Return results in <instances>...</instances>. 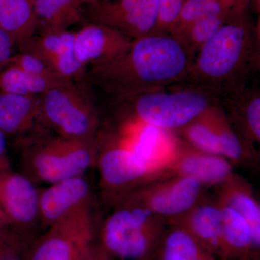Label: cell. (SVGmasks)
I'll return each mask as SVG.
<instances>
[{
  "label": "cell",
  "instance_id": "obj_37",
  "mask_svg": "<svg viewBox=\"0 0 260 260\" xmlns=\"http://www.w3.org/2000/svg\"><path fill=\"white\" fill-rule=\"evenodd\" d=\"M259 1L260 0H251V7H253L256 11H259Z\"/></svg>",
  "mask_w": 260,
  "mask_h": 260
},
{
  "label": "cell",
  "instance_id": "obj_19",
  "mask_svg": "<svg viewBox=\"0 0 260 260\" xmlns=\"http://www.w3.org/2000/svg\"><path fill=\"white\" fill-rule=\"evenodd\" d=\"M215 189V201L239 214L249 224L256 242L260 243V204L251 183L234 172Z\"/></svg>",
  "mask_w": 260,
  "mask_h": 260
},
{
  "label": "cell",
  "instance_id": "obj_21",
  "mask_svg": "<svg viewBox=\"0 0 260 260\" xmlns=\"http://www.w3.org/2000/svg\"><path fill=\"white\" fill-rule=\"evenodd\" d=\"M96 0H34L37 32L44 34L70 30L83 21L85 7Z\"/></svg>",
  "mask_w": 260,
  "mask_h": 260
},
{
  "label": "cell",
  "instance_id": "obj_3",
  "mask_svg": "<svg viewBox=\"0 0 260 260\" xmlns=\"http://www.w3.org/2000/svg\"><path fill=\"white\" fill-rule=\"evenodd\" d=\"M113 101L120 112L121 126L140 123L175 134L220 104L221 98L208 89L182 83Z\"/></svg>",
  "mask_w": 260,
  "mask_h": 260
},
{
  "label": "cell",
  "instance_id": "obj_34",
  "mask_svg": "<svg viewBox=\"0 0 260 260\" xmlns=\"http://www.w3.org/2000/svg\"><path fill=\"white\" fill-rule=\"evenodd\" d=\"M7 146V136L0 130V170L10 169Z\"/></svg>",
  "mask_w": 260,
  "mask_h": 260
},
{
  "label": "cell",
  "instance_id": "obj_15",
  "mask_svg": "<svg viewBox=\"0 0 260 260\" xmlns=\"http://www.w3.org/2000/svg\"><path fill=\"white\" fill-rule=\"evenodd\" d=\"M117 133L142 160L164 171L177 155L181 142L174 133L140 123L122 126Z\"/></svg>",
  "mask_w": 260,
  "mask_h": 260
},
{
  "label": "cell",
  "instance_id": "obj_9",
  "mask_svg": "<svg viewBox=\"0 0 260 260\" xmlns=\"http://www.w3.org/2000/svg\"><path fill=\"white\" fill-rule=\"evenodd\" d=\"M205 190L204 186L193 178L173 176L117 196L148 208L169 222L187 213L204 200Z\"/></svg>",
  "mask_w": 260,
  "mask_h": 260
},
{
  "label": "cell",
  "instance_id": "obj_36",
  "mask_svg": "<svg viewBox=\"0 0 260 260\" xmlns=\"http://www.w3.org/2000/svg\"><path fill=\"white\" fill-rule=\"evenodd\" d=\"M0 224L6 225V226H9L8 220H7L6 217H5V214L3 213V210H1V208H0Z\"/></svg>",
  "mask_w": 260,
  "mask_h": 260
},
{
  "label": "cell",
  "instance_id": "obj_1",
  "mask_svg": "<svg viewBox=\"0 0 260 260\" xmlns=\"http://www.w3.org/2000/svg\"><path fill=\"white\" fill-rule=\"evenodd\" d=\"M193 56L179 39L154 32L132 41L124 53L89 68L84 82L112 99L185 83Z\"/></svg>",
  "mask_w": 260,
  "mask_h": 260
},
{
  "label": "cell",
  "instance_id": "obj_33",
  "mask_svg": "<svg viewBox=\"0 0 260 260\" xmlns=\"http://www.w3.org/2000/svg\"><path fill=\"white\" fill-rule=\"evenodd\" d=\"M17 46L9 34L0 27V71L10 64Z\"/></svg>",
  "mask_w": 260,
  "mask_h": 260
},
{
  "label": "cell",
  "instance_id": "obj_22",
  "mask_svg": "<svg viewBox=\"0 0 260 260\" xmlns=\"http://www.w3.org/2000/svg\"><path fill=\"white\" fill-rule=\"evenodd\" d=\"M221 154L233 165L254 169L259 164V154L255 147L246 144L231 125L221 106H214L208 111Z\"/></svg>",
  "mask_w": 260,
  "mask_h": 260
},
{
  "label": "cell",
  "instance_id": "obj_32",
  "mask_svg": "<svg viewBox=\"0 0 260 260\" xmlns=\"http://www.w3.org/2000/svg\"><path fill=\"white\" fill-rule=\"evenodd\" d=\"M187 0H158V20L155 32L168 34Z\"/></svg>",
  "mask_w": 260,
  "mask_h": 260
},
{
  "label": "cell",
  "instance_id": "obj_18",
  "mask_svg": "<svg viewBox=\"0 0 260 260\" xmlns=\"http://www.w3.org/2000/svg\"><path fill=\"white\" fill-rule=\"evenodd\" d=\"M222 222L220 205L215 200L205 198L187 213L167 222V224H176L182 228L200 245L216 256L221 235Z\"/></svg>",
  "mask_w": 260,
  "mask_h": 260
},
{
  "label": "cell",
  "instance_id": "obj_7",
  "mask_svg": "<svg viewBox=\"0 0 260 260\" xmlns=\"http://www.w3.org/2000/svg\"><path fill=\"white\" fill-rule=\"evenodd\" d=\"M78 83L59 85L41 95L40 123L63 138L94 140L102 127V116Z\"/></svg>",
  "mask_w": 260,
  "mask_h": 260
},
{
  "label": "cell",
  "instance_id": "obj_38",
  "mask_svg": "<svg viewBox=\"0 0 260 260\" xmlns=\"http://www.w3.org/2000/svg\"><path fill=\"white\" fill-rule=\"evenodd\" d=\"M96 1H101V0H96Z\"/></svg>",
  "mask_w": 260,
  "mask_h": 260
},
{
  "label": "cell",
  "instance_id": "obj_11",
  "mask_svg": "<svg viewBox=\"0 0 260 260\" xmlns=\"http://www.w3.org/2000/svg\"><path fill=\"white\" fill-rule=\"evenodd\" d=\"M93 189L85 174L49 184L39 194L41 226L47 229L87 205H93Z\"/></svg>",
  "mask_w": 260,
  "mask_h": 260
},
{
  "label": "cell",
  "instance_id": "obj_6",
  "mask_svg": "<svg viewBox=\"0 0 260 260\" xmlns=\"http://www.w3.org/2000/svg\"><path fill=\"white\" fill-rule=\"evenodd\" d=\"M95 167L99 175L101 198L126 194L152 181L170 177L149 165L113 130H99Z\"/></svg>",
  "mask_w": 260,
  "mask_h": 260
},
{
  "label": "cell",
  "instance_id": "obj_10",
  "mask_svg": "<svg viewBox=\"0 0 260 260\" xmlns=\"http://www.w3.org/2000/svg\"><path fill=\"white\" fill-rule=\"evenodd\" d=\"M37 184L22 173L0 171V208L9 227L31 243L41 226Z\"/></svg>",
  "mask_w": 260,
  "mask_h": 260
},
{
  "label": "cell",
  "instance_id": "obj_13",
  "mask_svg": "<svg viewBox=\"0 0 260 260\" xmlns=\"http://www.w3.org/2000/svg\"><path fill=\"white\" fill-rule=\"evenodd\" d=\"M132 39L107 25L86 23L73 32L75 59L85 69L111 60L124 53Z\"/></svg>",
  "mask_w": 260,
  "mask_h": 260
},
{
  "label": "cell",
  "instance_id": "obj_12",
  "mask_svg": "<svg viewBox=\"0 0 260 260\" xmlns=\"http://www.w3.org/2000/svg\"><path fill=\"white\" fill-rule=\"evenodd\" d=\"M73 32L68 30L36 34L18 49L42 59L61 78L80 83L84 81L87 70L75 59Z\"/></svg>",
  "mask_w": 260,
  "mask_h": 260
},
{
  "label": "cell",
  "instance_id": "obj_14",
  "mask_svg": "<svg viewBox=\"0 0 260 260\" xmlns=\"http://www.w3.org/2000/svg\"><path fill=\"white\" fill-rule=\"evenodd\" d=\"M234 166L223 155L200 151L181 140L177 155L166 171L170 177L193 178L207 189H215L225 182L234 172Z\"/></svg>",
  "mask_w": 260,
  "mask_h": 260
},
{
  "label": "cell",
  "instance_id": "obj_17",
  "mask_svg": "<svg viewBox=\"0 0 260 260\" xmlns=\"http://www.w3.org/2000/svg\"><path fill=\"white\" fill-rule=\"evenodd\" d=\"M218 205L223 222L217 259L259 260L260 243L256 242L249 224L232 208Z\"/></svg>",
  "mask_w": 260,
  "mask_h": 260
},
{
  "label": "cell",
  "instance_id": "obj_16",
  "mask_svg": "<svg viewBox=\"0 0 260 260\" xmlns=\"http://www.w3.org/2000/svg\"><path fill=\"white\" fill-rule=\"evenodd\" d=\"M220 106L236 133L251 147L260 143V88L249 83L237 93L223 98Z\"/></svg>",
  "mask_w": 260,
  "mask_h": 260
},
{
  "label": "cell",
  "instance_id": "obj_30",
  "mask_svg": "<svg viewBox=\"0 0 260 260\" xmlns=\"http://www.w3.org/2000/svg\"><path fill=\"white\" fill-rule=\"evenodd\" d=\"M10 64H14L30 74L51 81L61 83L73 82L61 78L42 59L25 51H19L15 53Z\"/></svg>",
  "mask_w": 260,
  "mask_h": 260
},
{
  "label": "cell",
  "instance_id": "obj_8",
  "mask_svg": "<svg viewBox=\"0 0 260 260\" xmlns=\"http://www.w3.org/2000/svg\"><path fill=\"white\" fill-rule=\"evenodd\" d=\"M93 205H87L46 229L29 245L23 260H83L98 242Z\"/></svg>",
  "mask_w": 260,
  "mask_h": 260
},
{
  "label": "cell",
  "instance_id": "obj_26",
  "mask_svg": "<svg viewBox=\"0 0 260 260\" xmlns=\"http://www.w3.org/2000/svg\"><path fill=\"white\" fill-rule=\"evenodd\" d=\"M71 83H56L39 78L9 64L0 71V92L21 95L41 96L59 85Z\"/></svg>",
  "mask_w": 260,
  "mask_h": 260
},
{
  "label": "cell",
  "instance_id": "obj_35",
  "mask_svg": "<svg viewBox=\"0 0 260 260\" xmlns=\"http://www.w3.org/2000/svg\"><path fill=\"white\" fill-rule=\"evenodd\" d=\"M83 260H113V258L97 242Z\"/></svg>",
  "mask_w": 260,
  "mask_h": 260
},
{
  "label": "cell",
  "instance_id": "obj_29",
  "mask_svg": "<svg viewBox=\"0 0 260 260\" xmlns=\"http://www.w3.org/2000/svg\"><path fill=\"white\" fill-rule=\"evenodd\" d=\"M231 12L232 10H228L205 17L191 25L184 35L179 38L193 56V59L202 46L211 39L227 21Z\"/></svg>",
  "mask_w": 260,
  "mask_h": 260
},
{
  "label": "cell",
  "instance_id": "obj_25",
  "mask_svg": "<svg viewBox=\"0 0 260 260\" xmlns=\"http://www.w3.org/2000/svg\"><path fill=\"white\" fill-rule=\"evenodd\" d=\"M158 20V0H141L112 27L132 40L154 34Z\"/></svg>",
  "mask_w": 260,
  "mask_h": 260
},
{
  "label": "cell",
  "instance_id": "obj_24",
  "mask_svg": "<svg viewBox=\"0 0 260 260\" xmlns=\"http://www.w3.org/2000/svg\"><path fill=\"white\" fill-rule=\"evenodd\" d=\"M155 260H218L182 228L168 224Z\"/></svg>",
  "mask_w": 260,
  "mask_h": 260
},
{
  "label": "cell",
  "instance_id": "obj_23",
  "mask_svg": "<svg viewBox=\"0 0 260 260\" xmlns=\"http://www.w3.org/2000/svg\"><path fill=\"white\" fill-rule=\"evenodd\" d=\"M0 27L18 49L37 32L34 0H0Z\"/></svg>",
  "mask_w": 260,
  "mask_h": 260
},
{
  "label": "cell",
  "instance_id": "obj_5",
  "mask_svg": "<svg viewBox=\"0 0 260 260\" xmlns=\"http://www.w3.org/2000/svg\"><path fill=\"white\" fill-rule=\"evenodd\" d=\"M35 138L23 148L20 156L22 174L35 184L49 185L86 174L95 167L97 138L82 140L55 135Z\"/></svg>",
  "mask_w": 260,
  "mask_h": 260
},
{
  "label": "cell",
  "instance_id": "obj_27",
  "mask_svg": "<svg viewBox=\"0 0 260 260\" xmlns=\"http://www.w3.org/2000/svg\"><path fill=\"white\" fill-rule=\"evenodd\" d=\"M208 109L174 135L197 150L222 155Z\"/></svg>",
  "mask_w": 260,
  "mask_h": 260
},
{
  "label": "cell",
  "instance_id": "obj_4",
  "mask_svg": "<svg viewBox=\"0 0 260 260\" xmlns=\"http://www.w3.org/2000/svg\"><path fill=\"white\" fill-rule=\"evenodd\" d=\"M102 200L112 208L98 230V243L104 250L120 260H155L167 220L124 197Z\"/></svg>",
  "mask_w": 260,
  "mask_h": 260
},
{
  "label": "cell",
  "instance_id": "obj_28",
  "mask_svg": "<svg viewBox=\"0 0 260 260\" xmlns=\"http://www.w3.org/2000/svg\"><path fill=\"white\" fill-rule=\"evenodd\" d=\"M228 10H232L227 9L217 0H187L168 34L179 39L201 19Z\"/></svg>",
  "mask_w": 260,
  "mask_h": 260
},
{
  "label": "cell",
  "instance_id": "obj_2",
  "mask_svg": "<svg viewBox=\"0 0 260 260\" xmlns=\"http://www.w3.org/2000/svg\"><path fill=\"white\" fill-rule=\"evenodd\" d=\"M259 37L249 9L232 10L223 26L195 54L184 83L208 89L221 99L242 90L259 71Z\"/></svg>",
  "mask_w": 260,
  "mask_h": 260
},
{
  "label": "cell",
  "instance_id": "obj_20",
  "mask_svg": "<svg viewBox=\"0 0 260 260\" xmlns=\"http://www.w3.org/2000/svg\"><path fill=\"white\" fill-rule=\"evenodd\" d=\"M41 96L0 92V130L7 138L21 136L40 123Z\"/></svg>",
  "mask_w": 260,
  "mask_h": 260
},
{
  "label": "cell",
  "instance_id": "obj_31",
  "mask_svg": "<svg viewBox=\"0 0 260 260\" xmlns=\"http://www.w3.org/2000/svg\"><path fill=\"white\" fill-rule=\"evenodd\" d=\"M30 244L11 228L0 224V260H23Z\"/></svg>",
  "mask_w": 260,
  "mask_h": 260
}]
</instances>
